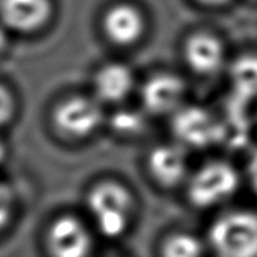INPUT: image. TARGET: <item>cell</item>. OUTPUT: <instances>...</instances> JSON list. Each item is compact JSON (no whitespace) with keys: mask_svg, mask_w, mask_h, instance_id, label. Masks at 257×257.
<instances>
[{"mask_svg":"<svg viewBox=\"0 0 257 257\" xmlns=\"http://www.w3.org/2000/svg\"><path fill=\"white\" fill-rule=\"evenodd\" d=\"M209 245L216 257H257V214L232 210L214 220Z\"/></svg>","mask_w":257,"mask_h":257,"instance_id":"obj_1","label":"cell"},{"mask_svg":"<svg viewBox=\"0 0 257 257\" xmlns=\"http://www.w3.org/2000/svg\"><path fill=\"white\" fill-rule=\"evenodd\" d=\"M87 206L101 234L116 238L128 227L133 196L123 185L105 181L90 191Z\"/></svg>","mask_w":257,"mask_h":257,"instance_id":"obj_2","label":"cell"},{"mask_svg":"<svg viewBox=\"0 0 257 257\" xmlns=\"http://www.w3.org/2000/svg\"><path fill=\"white\" fill-rule=\"evenodd\" d=\"M239 184L238 173L225 162H210L190 179L188 198L198 207L216 206L234 195Z\"/></svg>","mask_w":257,"mask_h":257,"instance_id":"obj_3","label":"cell"},{"mask_svg":"<svg viewBox=\"0 0 257 257\" xmlns=\"http://www.w3.org/2000/svg\"><path fill=\"white\" fill-rule=\"evenodd\" d=\"M53 119L62 135L83 139L98 128L102 111L100 104L89 97H71L57 105Z\"/></svg>","mask_w":257,"mask_h":257,"instance_id":"obj_4","label":"cell"},{"mask_svg":"<svg viewBox=\"0 0 257 257\" xmlns=\"http://www.w3.org/2000/svg\"><path fill=\"white\" fill-rule=\"evenodd\" d=\"M47 246L53 257H89L93 240L79 218L64 216L50 225Z\"/></svg>","mask_w":257,"mask_h":257,"instance_id":"obj_5","label":"cell"},{"mask_svg":"<svg viewBox=\"0 0 257 257\" xmlns=\"http://www.w3.org/2000/svg\"><path fill=\"white\" fill-rule=\"evenodd\" d=\"M53 13L50 0H0V18L9 29L31 34L47 24Z\"/></svg>","mask_w":257,"mask_h":257,"instance_id":"obj_6","label":"cell"},{"mask_svg":"<svg viewBox=\"0 0 257 257\" xmlns=\"http://www.w3.org/2000/svg\"><path fill=\"white\" fill-rule=\"evenodd\" d=\"M102 28L108 39L119 46H128L140 39L144 29L146 20L137 7L120 3L111 7L104 16Z\"/></svg>","mask_w":257,"mask_h":257,"instance_id":"obj_7","label":"cell"},{"mask_svg":"<svg viewBox=\"0 0 257 257\" xmlns=\"http://www.w3.org/2000/svg\"><path fill=\"white\" fill-rule=\"evenodd\" d=\"M141 95L150 111L163 113L179 106L184 95V84L174 75L161 73L147 80Z\"/></svg>","mask_w":257,"mask_h":257,"instance_id":"obj_8","label":"cell"},{"mask_svg":"<svg viewBox=\"0 0 257 257\" xmlns=\"http://www.w3.org/2000/svg\"><path fill=\"white\" fill-rule=\"evenodd\" d=\"M174 130L181 140L196 147L206 146L218 135L212 115L201 108L180 109L174 119Z\"/></svg>","mask_w":257,"mask_h":257,"instance_id":"obj_9","label":"cell"},{"mask_svg":"<svg viewBox=\"0 0 257 257\" xmlns=\"http://www.w3.org/2000/svg\"><path fill=\"white\" fill-rule=\"evenodd\" d=\"M148 168L152 177L165 187L180 184L188 173L185 154L181 148L174 146L157 147L150 154Z\"/></svg>","mask_w":257,"mask_h":257,"instance_id":"obj_10","label":"cell"},{"mask_svg":"<svg viewBox=\"0 0 257 257\" xmlns=\"http://www.w3.org/2000/svg\"><path fill=\"white\" fill-rule=\"evenodd\" d=\"M185 57L191 68L203 75L217 72L224 60L220 40L209 34H196L185 45Z\"/></svg>","mask_w":257,"mask_h":257,"instance_id":"obj_11","label":"cell"},{"mask_svg":"<svg viewBox=\"0 0 257 257\" xmlns=\"http://www.w3.org/2000/svg\"><path fill=\"white\" fill-rule=\"evenodd\" d=\"M133 73L127 65L111 62L98 69L94 78V90L98 100L116 102L123 100L133 87Z\"/></svg>","mask_w":257,"mask_h":257,"instance_id":"obj_12","label":"cell"},{"mask_svg":"<svg viewBox=\"0 0 257 257\" xmlns=\"http://www.w3.org/2000/svg\"><path fill=\"white\" fill-rule=\"evenodd\" d=\"M231 78L236 94L242 100L257 95V56H245L235 62Z\"/></svg>","mask_w":257,"mask_h":257,"instance_id":"obj_13","label":"cell"},{"mask_svg":"<svg viewBox=\"0 0 257 257\" xmlns=\"http://www.w3.org/2000/svg\"><path fill=\"white\" fill-rule=\"evenodd\" d=\"M162 257H203V243L190 232H174L163 242Z\"/></svg>","mask_w":257,"mask_h":257,"instance_id":"obj_14","label":"cell"},{"mask_svg":"<svg viewBox=\"0 0 257 257\" xmlns=\"http://www.w3.org/2000/svg\"><path fill=\"white\" fill-rule=\"evenodd\" d=\"M112 127L120 135H136L144 124V120L139 112L132 109H122L112 116Z\"/></svg>","mask_w":257,"mask_h":257,"instance_id":"obj_15","label":"cell"},{"mask_svg":"<svg viewBox=\"0 0 257 257\" xmlns=\"http://www.w3.org/2000/svg\"><path fill=\"white\" fill-rule=\"evenodd\" d=\"M13 194L7 185L0 183V229H3L9 223L13 214Z\"/></svg>","mask_w":257,"mask_h":257,"instance_id":"obj_16","label":"cell"},{"mask_svg":"<svg viewBox=\"0 0 257 257\" xmlns=\"http://www.w3.org/2000/svg\"><path fill=\"white\" fill-rule=\"evenodd\" d=\"M14 113V98L7 87L0 84V127L13 117Z\"/></svg>","mask_w":257,"mask_h":257,"instance_id":"obj_17","label":"cell"},{"mask_svg":"<svg viewBox=\"0 0 257 257\" xmlns=\"http://www.w3.org/2000/svg\"><path fill=\"white\" fill-rule=\"evenodd\" d=\"M249 170H250V176L253 181L257 183V151L251 155L250 163H249Z\"/></svg>","mask_w":257,"mask_h":257,"instance_id":"obj_18","label":"cell"},{"mask_svg":"<svg viewBox=\"0 0 257 257\" xmlns=\"http://www.w3.org/2000/svg\"><path fill=\"white\" fill-rule=\"evenodd\" d=\"M6 46H7L6 27L2 24V25H0V53H3V50L6 49Z\"/></svg>","mask_w":257,"mask_h":257,"instance_id":"obj_19","label":"cell"},{"mask_svg":"<svg viewBox=\"0 0 257 257\" xmlns=\"http://www.w3.org/2000/svg\"><path fill=\"white\" fill-rule=\"evenodd\" d=\"M5 158H6V146L3 141L0 140V163L5 161Z\"/></svg>","mask_w":257,"mask_h":257,"instance_id":"obj_20","label":"cell"},{"mask_svg":"<svg viewBox=\"0 0 257 257\" xmlns=\"http://www.w3.org/2000/svg\"><path fill=\"white\" fill-rule=\"evenodd\" d=\"M202 3H206V5H221L224 2H227V0H199Z\"/></svg>","mask_w":257,"mask_h":257,"instance_id":"obj_21","label":"cell"}]
</instances>
